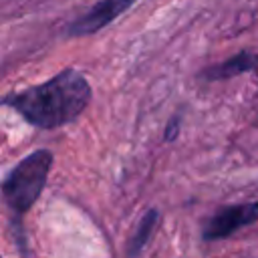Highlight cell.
Here are the masks:
<instances>
[{
    "label": "cell",
    "instance_id": "5b68a950",
    "mask_svg": "<svg viewBox=\"0 0 258 258\" xmlns=\"http://www.w3.org/2000/svg\"><path fill=\"white\" fill-rule=\"evenodd\" d=\"M258 71V52L254 50H242L218 64H212L208 69H204L200 73L202 79L206 81H226V79H232L236 75H242V73H254Z\"/></svg>",
    "mask_w": 258,
    "mask_h": 258
},
{
    "label": "cell",
    "instance_id": "52a82bcc",
    "mask_svg": "<svg viewBox=\"0 0 258 258\" xmlns=\"http://www.w3.org/2000/svg\"><path fill=\"white\" fill-rule=\"evenodd\" d=\"M179 127H181V113H173L169 117V121L165 123V131H163V141H175L179 135Z\"/></svg>",
    "mask_w": 258,
    "mask_h": 258
},
{
    "label": "cell",
    "instance_id": "8992f818",
    "mask_svg": "<svg viewBox=\"0 0 258 258\" xmlns=\"http://www.w3.org/2000/svg\"><path fill=\"white\" fill-rule=\"evenodd\" d=\"M157 222H159V212H157L155 208H149V210L141 216V220H139L135 232L131 234V238H129V242H127V258H139V254L143 252L145 244L149 242V238H151V234H153Z\"/></svg>",
    "mask_w": 258,
    "mask_h": 258
},
{
    "label": "cell",
    "instance_id": "277c9868",
    "mask_svg": "<svg viewBox=\"0 0 258 258\" xmlns=\"http://www.w3.org/2000/svg\"><path fill=\"white\" fill-rule=\"evenodd\" d=\"M137 0H99L85 14L75 18L64 26L67 36H91L103 30L107 24L117 20L125 10H129Z\"/></svg>",
    "mask_w": 258,
    "mask_h": 258
},
{
    "label": "cell",
    "instance_id": "3957f363",
    "mask_svg": "<svg viewBox=\"0 0 258 258\" xmlns=\"http://www.w3.org/2000/svg\"><path fill=\"white\" fill-rule=\"evenodd\" d=\"M258 222V202H244V204H232L226 208H220L216 214H212L204 228H202V238L206 242L222 240L232 236L236 230L250 226Z\"/></svg>",
    "mask_w": 258,
    "mask_h": 258
},
{
    "label": "cell",
    "instance_id": "7a4b0ae2",
    "mask_svg": "<svg viewBox=\"0 0 258 258\" xmlns=\"http://www.w3.org/2000/svg\"><path fill=\"white\" fill-rule=\"evenodd\" d=\"M52 161L54 155L50 149H34L6 173L2 181V198L14 214H26L36 204L46 185Z\"/></svg>",
    "mask_w": 258,
    "mask_h": 258
},
{
    "label": "cell",
    "instance_id": "6da1fadb",
    "mask_svg": "<svg viewBox=\"0 0 258 258\" xmlns=\"http://www.w3.org/2000/svg\"><path fill=\"white\" fill-rule=\"evenodd\" d=\"M93 99L87 77L75 67L58 71L44 83L6 93L2 105L14 109L26 123L38 129H58L77 121Z\"/></svg>",
    "mask_w": 258,
    "mask_h": 258
}]
</instances>
